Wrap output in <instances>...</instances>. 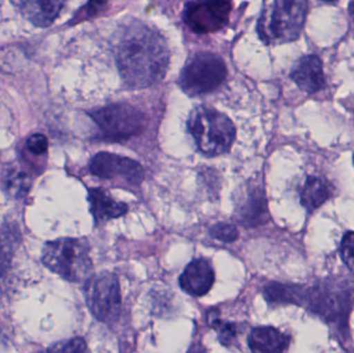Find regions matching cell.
Wrapping results in <instances>:
<instances>
[{"label":"cell","mask_w":354,"mask_h":353,"mask_svg":"<svg viewBox=\"0 0 354 353\" xmlns=\"http://www.w3.org/2000/svg\"><path fill=\"white\" fill-rule=\"evenodd\" d=\"M113 50L118 72L130 88H147L161 82L167 74L170 51L166 39L139 21H131L118 28Z\"/></svg>","instance_id":"6da1fadb"},{"label":"cell","mask_w":354,"mask_h":353,"mask_svg":"<svg viewBox=\"0 0 354 353\" xmlns=\"http://www.w3.org/2000/svg\"><path fill=\"white\" fill-rule=\"evenodd\" d=\"M308 0H264L257 23L260 39L266 45L297 41L307 19Z\"/></svg>","instance_id":"7a4b0ae2"},{"label":"cell","mask_w":354,"mask_h":353,"mask_svg":"<svg viewBox=\"0 0 354 353\" xmlns=\"http://www.w3.org/2000/svg\"><path fill=\"white\" fill-rule=\"evenodd\" d=\"M187 130L199 151L209 157L228 153L236 137L232 120L214 108L194 109L187 120Z\"/></svg>","instance_id":"3957f363"},{"label":"cell","mask_w":354,"mask_h":353,"mask_svg":"<svg viewBox=\"0 0 354 353\" xmlns=\"http://www.w3.org/2000/svg\"><path fill=\"white\" fill-rule=\"evenodd\" d=\"M41 263L52 273L70 282L84 281L93 269L88 242L83 238H64L46 242Z\"/></svg>","instance_id":"277c9868"},{"label":"cell","mask_w":354,"mask_h":353,"mask_svg":"<svg viewBox=\"0 0 354 353\" xmlns=\"http://www.w3.org/2000/svg\"><path fill=\"white\" fill-rule=\"evenodd\" d=\"M223 58L212 52H200L189 60L179 75V87L189 97L207 95L216 90L227 78Z\"/></svg>","instance_id":"5b68a950"},{"label":"cell","mask_w":354,"mask_h":353,"mask_svg":"<svg viewBox=\"0 0 354 353\" xmlns=\"http://www.w3.org/2000/svg\"><path fill=\"white\" fill-rule=\"evenodd\" d=\"M99 128V136L111 142L129 140L145 131L147 120L140 110L129 104H111L88 112Z\"/></svg>","instance_id":"8992f818"},{"label":"cell","mask_w":354,"mask_h":353,"mask_svg":"<svg viewBox=\"0 0 354 353\" xmlns=\"http://www.w3.org/2000/svg\"><path fill=\"white\" fill-rule=\"evenodd\" d=\"M354 300L348 282L326 280L307 289L305 306L330 323L346 321Z\"/></svg>","instance_id":"52a82bcc"},{"label":"cell","mask_w":354,"mask_h":353,"mask_svg":"<svg viewBox=\"0 0 354 353\" xmlns=\"http://www.w3.org/2000/svg\"><path fill=\"white\" fill-rule=\"evenodd\" d=\"M85 300L91 314L106 325H113L122 312L120 282L114 274H99L85 284Z\"/></svg>","instance_id":"ba28073f"},{"label":"cell","mask_w":354,"mask_h":353,"mask_svg":"<svg viewBox=\"0 0 354 353\" xmlns=\"http://www.w3.org/2000/svg\"><path fill=\"white\" fill-rule=\"evenodd\" d=\"M232 0H191L185 8L183 20L196 33H214L226 26Z\"/></svg>","instance_id":"9c48e42d"},{"label":"cell","mask_w":354,"mask_h":353,"mask_svg":"<svg viewBox=\"0 0 354 353\" xmlns=\"http://www.w3.org/2000/svg\"><path fill=\"white\" fill-rule=\"evenodd\" d=\"M91 174L103 180H122L131 186H139L145 180V169L130 158L110 153H99L89 164Z\"/></svg>","instance_id":"30bf717a"},{"label":"cell","mask_w":354,"mask_h":353,"mask_svg":"<svg viewBox=\"0 0 354 353\" xmlns=\"http://www.w3.org/2000/svg\"><path fill=\"white\" fill-rule=\"evenodd\" d=\"M235 217L245 227H257L268 222V203L262 189L248 187L239 197L235 207Z\"/></svg>","instance_id":"8fae6325"},{"label":"cell","mask_w":354,"mask_h":353,"mask_svg":"<svg viewBox=\"0 0 354 353\" xmlns=\"http://www.w3.org/2000/svg\"><path fill=\"white\" fill-rule=\"evenodd\" d=\"M214 283V271L209 261L204 258L194 259L179 277V285L192 296H203L209 292Z\"/></svg>","instance_id":"7c38bea8"},{"label":"cell","mask_w":354,"mask_h":353,"mask_svg":"<svg viewBox=\"0 0 354 353\" xmlns=\"http://www.w3.org/2000/svg\"><path fill=\"white\" fill-rule=\"evenodd\" d=\"M293 82L305 93H315L326 84L322 61L317 55L301 58L290 73Z\"/></svg>","instance_id":"4fadbf2b"},{"label":"cell","mask_w":354,"mask_h":353,"mask_svg":"<svg viewBox=\"0 0 354 353\" xmlns=\"http://www.w3.org/2000/svg\"><path fill=\"white\" fill-rule=\"evenodd\" d=\"M88 201L91 215L97 225L122 217L129 211L126 203L118 202L107 191L101 188H93L88 191Z\"/></svg>","instance_id":"5bb4252c"},{"label":"cell","mask_w":354,"mask_h":353,"mask_svg":"<svg viewBox=\"0 0 354 353\" xmlns=\"http://www.w3.org/2000/svg\"><path fill=\"white\" fill-rule=\"evenodd\" d=\"M16 3L35 26L48 27L59 16L64 0H16Z\"/></svg>","instance_id":"9a60e30c"},{"label":"cell","mask_w":354,"mask_h":353,"mask_svg":"<svg viewBox=\"0 0 354 353\" xmlns=\"http://www.w3.org/2000/svg\"><path fill=\"white\" fill-rule=\"evenodd\" d=\"M289 344L290 338L272 327H255L248 338V345L254 352H284Z\"/></svg>","instance_id":"2e32d148"},{"label":"cell","mask_w":354,"mask_h":353,"mask_svg":"<svg viewBox=\"0 0 354 353\" xmlns=\"http://www.w3.org/2000/svg\"><path fill=\"white\" fill-rule=\"evenodd\" d=\"M332 196L333 188L330 182L316 176H308L299 191L301 205L309 213L322 207Z\"/></svg>","instance_id":"e0dca14e"},{"label":"cell","mask_w":354,"mask_h":353,"mask_svg":"<svg viewBox=\"0 0 354 353\" xmlns=\"http://www.w3.org/2000/svg\"><path fill=\"white\" fill-rule=\"evenodd\" d=\"M307 289L301 286L272 282L264 287L263 296L270 304H305Z\"/></svg>","instance_id":"ac0fdd59"},{"label":"cell","mask_w":354,"mask_h":353,"mask_svg":"<svg viewBox=\"0 0 354 353\" xmlns=\"http://www.w3.org/2000/svg\"><path fill=\"white\" fill-rule=\"evenodd\" d=\"M20 232L17 226L4 223L0 227V279L4 277L10 269L14 253L18 248Z\"/></svg>","instance_id":"d6986e66"},{"label":"cell","mask_w":354,"mask_h":353,"mask_svg":"<svg viewBox=\"0 0 354 353\" xmlns=\"http://www.w3.org/2000/svg\"><path fill=\"white\" fill-rule=\"evenodd\" d=\"M32 180L23 170H12L6 180V189L8 194L16 198L24 197L30 190Z\"/></svg>","instance_id":"ffe728a7"},{"label":"cell","mask_w":354,"mask_h":353,"mask_svg":"<svg viewBox=\"0 0 354 353\" xmlns=\"http://www.w3.org/2000/svg\"><path fill=\"white\" fill-rule=\"evenodd\" d=\"M209 325L218 331V339L224 346H231L237 338V327L234 323H223L218 318H209Z\"/></svg>","instance_id":"44dd1931"},{"label":"cell","mask_w":354,"mask_h":353,"mask_svg":"<svg viewBox=\"0 0 354 353\" xmlns=\"http://www.w3.org/2000/svg\"><path fill=\"white\" fill-rule=\"evenodd\" d=\"M210 236L222 242H233L239 238V230L228 223H218L209 230Z\"/></svg>","instance_id":"7402d4cb"},{"label":"cell","mask_w":354,"mask_h":353,"mask_svg":"<svg viewBox=\"0 0 354 353\" xmlns=\"http://www.w3.org/2000/svg\"><path fill=\"white\" fill-rule=\"evenodd\" d=\"M108 0H88L86 4L80 8L76 16L72 20V23H79L86 19L93 18L101 12L107 6Z\"/></svg>","instance_id":"603a6c76"},{"label":"cell","mask_w":354,"mask_h":353,"mask_svg":"<svg viewBox=\"0 0 354 353\" xmlns=\"http://www.w3.org/2000/svg\"><path fill=\"white\" fill-rule=\"evenodd\" d=\"M340 253L343 263L354 274V232L345 234L341 242Z\"/></svg>","instance_id":"cb8c5ba5"},{"label":"cell","mask_w":354,"mask_h":353,"mask_svg":"<svg viewBox=\"0 0 354 353\" xmlns=\"http://www.w3.org/2000/svg\"><path fill=\"white\" fill-rule=\"evenodd\" d=\"M48 350L56 352H87V345L81 338H74L68 341L55 344Z\"/></svg>","instance_id":"d4e9b609"},{"label":"cell","mask_w":354,"mask_h":353,"mask_svg":"<svg viewBox=\"0 0 354 353\" xmlns=\"http://www.w3.org/2000/svg\"><path fill=\"white\" fill-rule=\"evenodd\" d=\"M26 146L27 149H28L32 155H41L47 153L49 143H48V139L45 135L37 133V134L31 135V136L27 139Z\"/></svg>","instance_id":"484cf974"},{"label":"cell","mask_w":354,"mask_h":353,"mask_svg":"<svg viewBox=\"0 0 354 353\" xmlns=\"http://www.w3.org/2000/svg\"><path fill=\"white\" fill-rule=\"evenodd\" d=\"M322 1L330 2V3H332V2H336L338 1V0H322Z\"/></svg>","instance_id":"4316f807"},{"label":"cell","mask_w":354,"mask_h":353,"mask_svg":"<svg viewBox=\"0 0 354 353\" xmlns=\"http://www.w3.org/2000/svg\"><path fill=\"white\" fill-rule=\"evenodd\" d=\"M353 161H354V155H353Z\"/></svg>","instance_id":"83f0119b"}]
</instances>
